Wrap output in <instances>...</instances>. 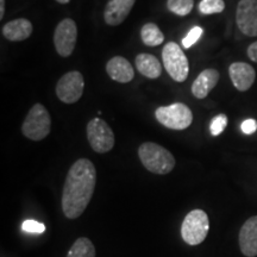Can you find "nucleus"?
<instances>
[{
    "label": "nucleus",
    "mask_w": 257,
    "mask_h": 257,
    "mask_svg": "<svg viewBox=\"0 0 257 257\" xmlns=\"http://www.w3.org/2000/svg\"><path fill=\"white\" fill-rule=\"evenodd\" d=\"M202 32H204V30H202V28H200V27L192 28L187 34V36L182 40V46H184L186 49H187V48H191L193 44L197 43L199 38L201 37Z\"/></svg>",
    "instance_id": "obj_23"
},
{
    "label": "nucleus",
    "mask_w": 257,
    "mask_h": 257,
    "mask_svg": "<svg viewBox=\"0 0 257 257\" xmlns=\"http://www.w3.org/2000/svg\"><path fill=\"white\" fill-rule=\"evenodd\" d=\"M141 38H142V42L146 46L157 47L163 43L165 35L156 24L147 23L143 25L142 30H141Z\"/></svg>",
    "instance_id": "obj_18"
},
{
    "label": "nucleus",
    "mask_w": 257,
    "mask_h": 257,
    "mask_svg": "<svg viewBox=\"0 0 257 257\" xmlns=\"http://www.w3.org/2000/svg\"><path fill=\"white\" fill-rule=\"evenodd\" d=\"M138 156L144 168L154 174H169L175 167V159L173 154L166 148L153 142L143 143L138 148Z\"/></svg>",
    "instance_id": "obj_2"
},
{
    "label": "nucleus",
    "mask_w": 257,
    "mask_h": 257,
    "mask_svg": "<svg viewBox=\"0 0 257 257\" xmlns=\"http://www.w3.org/2000/svg\"><path fill=\"white\" fill-rule=\"evenodd\" d=\"M5 15V0H0V19L4 18Z\"/></svg>",
    "instance_id": "obj_27"
},
{
    "label": "nucleus",
    "mask_w": 257,
    "mask_h": 257,
    "mask_svg": "<svg viewBox=\"0 0 257 257\" xmlns=\"http://www.w3.org/2000/svg\"><path fill=\"white\" fill-rule=\"evenodd\" d=\"M229 75L234 88L239 92H245L255 82V69L245 62H234L229 67Z\"/></svg>",
    "instance_id": "obj_12"
},
{
    "label": "nucleus",
    "mask_w": 257,
    "mask_h": 257,
    "mask_svg": "<svg viewBox=\"0 0 257 257\" xmlns=\"http://www.w3.org/2000/svg\"><path fill=\"white\" fill-rule=\"evenodd\" d=\"M136 0H110L104 11L105 23L117 27L123 23L133 10Z\"/></svg>",
    "instance_id": "obj_13"
},
{
    "label": "nucleus",
    "mask_w": 257,
    "mask_h": 257,
    "mask_svg": "<svg viewBox=\"0 0 257 257\" xmlns=\"http://www.w3.org/2000/svg\"><path fill=\"white\" fill-rule=\"evenodd\" d=\"M85 80L82 74L76 70L64 74L56 85L57 98L64 104H75L82 96Z\"/></svg>",
    "instance_id": "obj_8"
},
{
    "label": "nucleus",
    "mask_w": 257,
    "mask_h": 257,
    "mask_svg": "<svg viewBox=\"0 0 257 257\" xmlns=\"http://www.w3.org/2000/svg\"><path fill=\"white\" fill-rule=\"evenodd\" d=\"M32 27L31 22L25 18H18L9 22L3 27V35L6 40L12 42H21L28 40L31 36Z\"/></svg>",
    "instance_id": "obj_16"
},
{
    "label": "nucleus",
    "mask_w": 257,
    "mask_h": 257,
    "mask_svg": "<svg viewBox=\"0 0 257 257\" xmlns=\"http://www.w3.org/2000/svg\"><path fill=\"white\" fill-rule=\"evenodd\" d=\"M242 131L245 135H252L257 130V121L255 119H246L242 123Z\"/></svg>",
    "instance_id": "obj_25"
},
{
    "label": "nucleus",
    "mask_w": 257,
    "mask_h": 257,
    "mask_svg": "<svg viewBox=\"0 0 257 257\" xmlns=\"http://www.w3.org/2000/svg\"><path fill=\"white\" fill-rule=\"evenodd\" d=\"M78 40V27L70 18H64L55 29L54 44L60 56L68 57L72 55Z\"/></svg>",
    "instance_id": "obj_9"
},
{
    "label": "nucleus",
    "mask_w": 257,
    "mask_h": 257,
    "mask_svg": "<svg viewBox=\"0 0 257 257\" xmlns=\"http://www.w3.org/2000/svg\"><path fill=\"white\" fill-rule=\"evenodd\" d=\"M246 53H248L249 59L251 60L252 62L257 63V42H253V43L250 44Z\"/></svg>",
    "instance_id": "obj_26"
},
{
    "label": "nucleus",
    "mask_w": 257,
    "mask_h": 257,
    "mask_svg": "<svg viewBox=\"0 0 257 257\" xmlns=\"http://www.w3.org/2000/svg\"><path fill=\"white\" fill-rule=\"evenodd\" d=\"M227 125V117L225 114H218L213 118L210 124V131L212 136H219Z\"/></svg>",
    "instance_id": "obj_22"
},
{
    "label": "nucleus",
    "mask_w": 257,
    "mask_h": 257,
    "mask_svg": "<svg viewBox=\"0 0 257 257\" xmlns=\"http://www.w3.org/2000/svg\"><path fill=\"white\" fill-rule=\"evenodd\" d=\"M87 140L95 153L105 154L114 147V134L105 120L94 118L87 124Z\"/></svg>",
    "instance_id": "obj_7"
},
{
    "label": "nucleus",
    "mask_w": 257,
    "mask_h": 257,
    "mask_svg": "<svg viewBox=\"0 0 257 257\" xmlns=\"http://www.w3.org/2000/svg\"><path fill=\"white\" fill-rule=\"evenodd\" d=\"M96 184V170L91 161L79 159L70 167L64 181L62 211L68 219H76L91 202Z\"/></svg>",
    "instance_id": "obj_1"
},
{
    "label": "nucleus",
    "mask_w": 257,
    "mask_h": 257,
    "mask_svg": "<svg viewBox=\"0 0 257 257\" xmlns=\"http://www.w3.org/2000/svg\"><path fill=\"white\" fill-rule=\"evenodd\" d=\"M163 66L170 78L176 82H184L188 76L189 64L188 59L182 51L181 47L174 42H169L162 50Z\"/></svg>",
    "instance_id": "obj_5"
},
{
    "label": "nucleus",
    "mask_w": 257,
    "mask_h": 257,
    "mask_svg": "<svg viewBox=\"0 0 257 257\" xmlns=\"http://www.w3.org/2000/svg\"><path fill=\"white\" fill-rule=\"evenodd\" d=\"M155 115L161 124L172 130H185L193 121L191 108L182 102L161 106L156 110Z\"/></svg>",
    "instance_id": "obj_6"
},
{
    "label": "nucleus",
    "mask_w": 257,
    "mask_h": 257,
    "mask_svg": "<svg viewBox=\"0 0 257 257\" xmlns=\"http://www.w3.org/2000/svg\"><path fill=\"white\" fill-rule=\"evenodd\" d=\"M23 230L29 233H43L46 231V225L36 220H25L23 223Z\"/></svg>",
    "instance_id": "obj_24"
},
{
    "label": "nucleus",
    "mask_w": 257,
    "mask_h": 257,
    "mask_svg": "<svg viewBox=\"0 0 257 257\" xmlns=\"http://www.w3.org/2000/svg\"><path fill=\"white\" fill-rule=\"evenodd\" d=\"M67 257H95V248L87 237H80L73 243Z\"/></svg>",
    "instance_id": "obj_19"
},
{
    "label": "nucleus",
    "mask_w": 257,
    "mask_h": 257,
    "mask_svg": "<svg viewBox=\"0 0 257 257\" xmlns=\"http://www.w3.org/2000/svg\"><path fill=\"white\" fill-rule=\"evenodd\" d=\"M57 3H60V4H68L70 0H56Z\"/></svg>",
    "instance_id": "obj_28"
},
{
    "label": "nucleus",
    "mask_w": 257,
    "mask_h": 257,
    "mask_svg": "<svg viewBox=\"0 0 257 257\" xmlns=\"http://www.w3.org/2000/svg\"><path fill=\"white\" fill-rule=\"evenodd\" d=\"M236 22L243 35L257 36V0H240L237 5Z\"/></svg>",
    "instance_id": "obj_10"
},
{
    "label": "nucleus",
    "mask_w": 257,
    "mask_h": 257,
    "mask_svg": "<svg viewBox=\"0 0 257 257\" xmlns=\"http://www.w3.org/2000/svg\"><path fill=\"white\" fill-rule=\"evenodd\" d=\"M225 10L224 0H201L199 4V11L201 15L208 16L220 14Z\"/></svg>",
    "instance_id": "obj_21"
},
{
    "label": "nucleus",
    "mask_w": 257,
    "mask_h": 257,
    "mask_svg": "<svg viewBox=\"0 0 257 257\" xmlns=\"http://www.w3.org/2000/svg\"><path fill=\"white\" fill-rule=\"evenodd\" d=\"M219 81V73L216 69H205L199 74L192 85V93L195 98L205 99Z\"/></svg>",
    "instance_id": "obj_15"
},
{
    "label": "nucleus",
    "mask_w": 257,
    "mask_h": 257,
    "mask_svg": "<svg viewBox=\"0 0 257 257\" xmlns=\"http://www.w3.org/2000/svg\"><path fill=\"white\" fill-rule=\"evenodd\" d=\"M50 130L51 118L47 108L42 104L32 106L22 125L24 136L31 141H42L50 134Z\"/></svg>",
    "instance_id": "obj_3"
},
{
    "label": "nucleus",
    "mask_w": 257,
    "mask_h": 257,
    "mask_svg": "<svg viewBox=\"0 0 257 257\" xmlns=\"http://www.w3.org/2000/svg\"><path fill=\"white\" fill-rule=\"evenodd\" d=\"M210 220L205 211L193 210L185 217L181 225V237L188 245H198L207 237Z\"/></svg>",
    "instance_id": "obj_4"
},
{
    "label": "nucleus",
    "mask_w": 257,
    "mask_h": 257,
    "mask_svg": "<svg viewBox=\"0 0 257 257\" xmlns=\"http://www.w3.org/2000/svg\"><path fill=\"white\" fill-rule=\"evenodd\" d=\"M194 2L193 0H168L167 2V8L173 14L181 16H187L193 10Z\"/></svg>",
    "instance_id": "obj_20"
},
{
    "label": "nucleus",
    "mask_w": 257,
    "mask_h": 257,
    "mask_svg": "<svg viewBox=\"0 0 257 257\" xmlns=\"http://www.w3.org/2000/svg\"><path fill=\"white\" fill-rule=\"evenodd\" d=\"M239 249L244 256H257V216L250 217L239 231Z\"/></svg>",
    "instance_id": "obj_11"
},
{
    "label": "nucleus",
    "mask_w": 257,
    "mask_h": 257,
    "mask_svg": "<svg viewBox=\"0 0 257 257\" xmlns=\"http://www.w3.org/2000/svg\"><path fill=\"white\" fill-rule=\"evenodd\" d=\"M135 63H136L138 72L149 79L160 78L162 73V66L160 61L152 54H138Z\"/></svg>",
    "instance_id": "obj_17"
},
{
    "label": "nucleus",
    "mask_w": 257,
    "mask_h": 257,
    "mask_svg": "<svg viewBox=\"0 0 257 257\" xmlns=\"http://www.w3.org/2000/svg\"><path fill=\"white\" fill-rule=\"evenodd\" d=\"M108 76L119 83H127L134 79L135 72L131 63L121 56H114L106 64Z\"/></svg>",
    "instance_id": "obj_14"
}]
</instances>
